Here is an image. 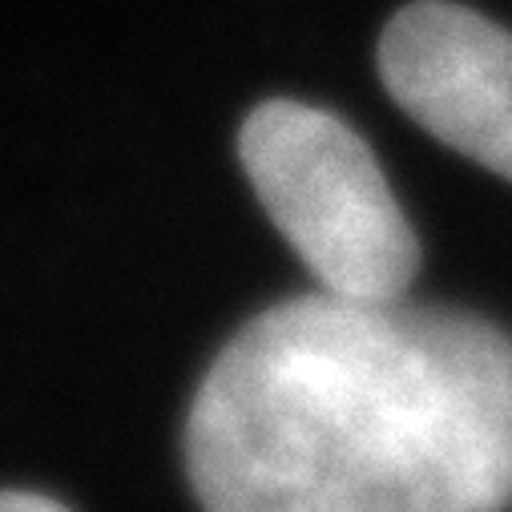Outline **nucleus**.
<instances>
[{
  "label": "nucleus",
  "mask_w": 512,
  "mask_h": 512,
  "mask_svg": "<svg viewBox=\"0 0 512 512\" xmlns=\"http://www.w3.org/2000/svg\"><path fill=\"white\" fill-rule=\"evenodd\" d=\"M206 512H512V335L472 311L299 295L186 416Z\"/></svg>",
  "instance_id": "f257e3e1"
},
{
  "label": "nucleus",
  "mask_w": 512,
  "mask_h": 512,
  "mask_svg": "<svg viewBox=\"0 0 512 512\" xmlns=\"http://www.w3.org/2000/svg\"><path fill=\"white\" fill-rule=\"evenodd\" d=\"M238 158L323 291L404 299L420 271V238L371 146L343 117L303 101H263L238 130Z\"/></svg>",
  "instance_id": "f03ea898"
},
{
  "label": "nucleus",
  "mask_w": 512,
  "mask_h": 512,
  "mask_svg": "<svg viewBox=\"0 0 512 512\" xmlns=\"http://www.w3.org/2000/svg\"><path fill=\"white\" fill-rule=\"evenodd\" d=\"M392 101L448 150L512 182V33L452 0H416L379 37Z\"/></svg>",
  "instance_id": "7ed1b4c3"
},
{
  "label": "nucleus",
  "mask_w": 512,
  "mask_h": 512,
  "mask_svg": "<svg viewBox=\"0 0 512 512\" xmlns=\"http://www.w3.org/2000/svg\"><path fill=\"white\" fill-rule=\"evenodd\" d=\"M0 512H73L65 508L61 500L53 496H41V492H0Z\"/></svg>",
  "instance_id": "20e7f679"
}]
</instances>
